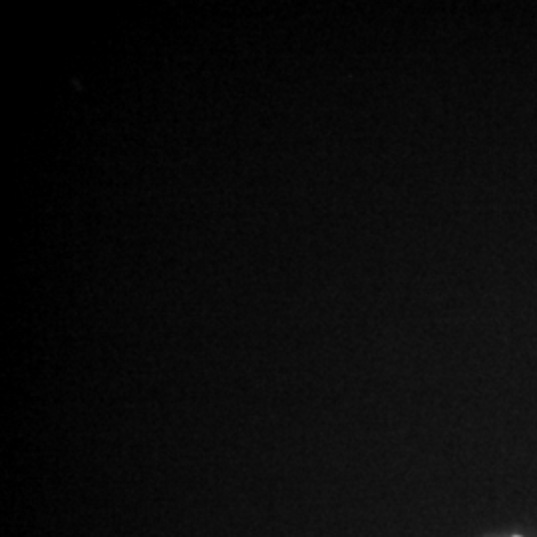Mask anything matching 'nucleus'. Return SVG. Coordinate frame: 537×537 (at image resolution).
<instances>
[{
  "label": "nucleus",
  "mask_w": 537,
  "mask_h": 537,
  "mask_svg": "<svg viewBox=\"0 0 537 537\" xmlns=\"http://www.w3.org/2000/svg\"><path fill=\"white\" fill-rule=\"evenodd\" d=\"M515 537H519V535H515Z\"/></svg>",
  "instance_id": "obj_1"
}]
</instances>
